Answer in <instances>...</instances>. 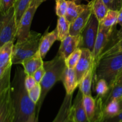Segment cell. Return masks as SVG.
<instances>
[{"mask_svg": "<svg viewBox=\"0 0 122 122\" xmlns=\"http://www.w3.org/2000/svg\"><path fill=\"white\" fill-rule=\"evenodd\" d=\"M120 112L119 101L117 100H113L109 101L104 107V118L112 117L117 115Z\"/></svg>", "mask_w": 122, "mask_h": 122, "instance_id": "cell-28", "label": "cell"}, {"mask_svg": "<svg viewBox=\"0 0 122 122\" xmlns=\"http://www.w3.org/2000/svg\"><path fill=\"white\" fill-rule=\"evenodd\" d=\"M14 120L15 112L10 87L0 96V122H14Z\"/></svg>", "mask_w": 122, "mask_h": 122, "instance_id": "cell-9", "label": "cell"}, {"mask_svg": "<svg viewBox=\"0 0 122 122\" xmlns=\"http://www.w3.org/2000/svg\"><path fill=\"white\" fill-rule=\"evenodd\" d=\"M101 122H122V111L114 116L104 119Z\"/></svg>", "mask_w": 122, "mask_h": 122, "instance_id": "cell-38", "label": "cell"}, {"mask_svg": "<svg viewBox=\"0 0 122 122\" xmlns=\"http://www.w3.org/2000/svg\"><path fill=\"white\" fill-rule=\"evenodd\" d=\"M48 29L44 33L42 36L40 41L39 48V52L42 58H45L46 54L53 45L54 43L58 40V32L57 28L55 29L52 32H48Z\"/></svg>", "mask_w": 122, "mask_h": 122, "instance_id": "cell-16", "label": "cell"}, {"mask_svg": "<svg viewBox=\"0 0 122 122\" xmlns=\"http://www.w3.org/2000/svg\"><path fill=\"white\" fill-rule=\"evenodd\" d=\"M43 66L45 70V74L39 83L41 86V95L36 105L38 114L48 92L57 82L60 81L66 66L65 59L57 54L51 60L44 62Z\"/></svg>", "mask_w": 122, "mask_h": 122, "instance_id": "cell-3", "label": "cell"}, {"mask_svg": "<svg viewBox=\"0 0 122 122\" xmlns=\"http://www.w3.org/2000/svg\"><path fill=\"white\" fill-rule=\"evenodd\" d=\"M14 42H8L0 47V67H7L11 63Z\"/></svg>", "mask_w": 122, "mask_h": 122, "instance_id": "cell-20", "label": "cell"}, {"mask_svg": "<svg viewBox=\"0 0 122 122\" xmlns=\"http://www.w3.org/2000/svg\"><path fill=\"white\" fill-rule=\"evenodd\" d=\"M83 106L89 122H92L96 112V101L92 95H83Z\"/></svg>", "mask_w": 122, "mask_h": 122, "instance_id": "cell-24", "label": "cell"}, {"mask_svg": "<svg viewBox=\"0 0 122 122\" xmlns=\"http://www.w3.org/2000/svg\"><path fill=\"white\" fill-rule=\"evenodd\" d=\"M42 36L41 33L30 30L29 35L26 40L17 41L13 46L12 64H21L24 60L35 54L39 51Z\"/></svg>", "mask_w": 122, "mask_h": 122, "instance_id": "cell-4", "label": "cell"}, {"mask_svg": "<svg viewBox=\"0 0 122 122\" xmlns=\"http://www.w3.org/2000/svg\"><path fill=\"white\" fill-rule=\"evenodd\" d=\"M120 51H122V26L119 30L117 31L116 29L113 32L108 44L100 56V58L106 55Z\"/></svg>", "mask_w": 122, "mask_h": 122, "instance_id": "cell-17", "label": "cell"}, {"mask_svg": "<svg viewBox=\"0 0 122 122\" xmlns=\"http://www.w3.org/2000/svg\"><path fill=\"white\" fill-rule=\"evenodd\" d=\"M12 65L13 64H11L7 68L4 73L0 77V96L10 87Z\"/></svg>", "mask_w": 122, "mask_h": 122, "instance_id": "cell-30", "label": "cell"}, {"mask_svg": "<svg viewBox=\"0 0 122 122\" xmlns=\"http://www.w3.org/2000/svg\"><path fill=\"white\" fill-rule=\"evenodd\" d=\"M70 23L65 17H58L56 27L58 32V41H62L70 35Z\"/></svg>", "mask_w": 122, "mask_h": 122, "instance_id": "cell-23", "label": "cell"}, {"mask_svg": "<svg viewBox=\"0 0 122 122\" xmlns=\"http://www.w3.org/2000/svg\"><path fill=\"white\" fill-rule=\"evenodd\" d=\"M109 10H119L121 7L120 0H102Z\"/></svg>", "mask_w": 122, "mask_h": 122, "instance_id": "cell-34", "label": "cell"}, {"mask_svg": "<svg viewBox=\"0 0 122 122\" xmlns=\"http://www.w3.org/2000/svg\"><path fill=\"white\" fill-rule=\"evenodd\" d=\"M60 81L65 88L66 94L68 95L73 94L76 88L79 86L75 69H70L66 67L62 73Z\"/></svg>", "mask_w": 122, "mask_h": 122, "instance_id": "cell-14", "label": "cell"}, {"mask_svg": "<svg viewBox=\"0 0 122 122\" xmlns=\"http://www.w3.org/2000/svg\"><path fill=\"white\" fill-rule=\"evenodd\" d=\"M45 74V70L44 69V66H42L39 69H38L33 74V76L34 77L35 79L36 80L38 83H39L42 79L43 77Z\"/></svg>", "mask_w": 122, "mask_h": 122, "instance_id": "cell-37", "label": "cell"}, {"mask_svg": "<svg viewBox=\"0 0 122 122\" xmlns=\"http://www.w3.org/2000/svg\"><path fill=\"white\" fill-rule=\"evenodd\" d=\"M42 59L39 51H38L33 56L24 60L21 65L23 67L25 73L26 75H33L38 69L43 66L44 61Z\"/></svg>", "mask_w": 122, "mask_h": 122, "instance_id": "cell-18", "label": "cell"}, {"mask_svg": "<svg viewBox=\"0 0 122 122\" xmlns=\"http://www.w3.org/2000/svg\"><path fill=\"white\" fill-rule=\"evenodd\" d=\"M67 3L65 17L71 23L86 8L87 4H78L76 0H67Z\"/></svg>", "mask_w": 122, "mask_h": 122, "instance_id": "cell-19", "label": "cell"}, {"mask_svg": "<svg viewBox=\"0 0 122 122\" xmlns=\"http://www.w3.org/2000/svg\"><path fill=\"white\" fill-rule=\"evenodd\" d=\"M82 49V54L77 65L75 68L76 77L79 84L92 67H94L92 52L86 48Z\"/></svg>", "mask_w": 122, "mask_h": 122, "instance_id": "cell-10", "label": "cell"}, {"mask_svg": "<svg viewBox=\"0 0 122 122\" xmlns=\"http://www.w3.org/2000/svg\"><path fill=\"white\" fill-rule=\"evenodd\" d=\"M25 83L26 89L27 91H29L30 89H32L38 83L35 79L33 75H26V77H25Z\"/></svg>", "mask_w": 122, "mask_h": 122, "instance_id": "cell-36", "label": "cell"}, {"mask_svg": "<svg viewBox=\"0 0 122 122\" xmlns=\"http://www.w3.org/2000/svg\"><path fill=\"white\" fill-rule=\"evenodd\" d=\"M92 13L90 4L88 2L87 7L76 19L70 23L69 34L71 36H76L81 34V32L85 27L89 20L91 15Z\"/></svg>", "mask_w": 122, "mask_h": 122, "instance_id": "cell-12", "label": "cell"}, {"mask_svg": "<svg viewBox=\"0 0 122 122\" xmlns=\"http://www.w3.org/2000/svg\"><path fill=\"white\" fill-rule=\"evenodd\" d=\"M28 94L30 100L37 105L41 95V86L40 83H37L32 89L28 91Z\"/></svg>", "mask_w": 122, "mask_h": 122, "instance_id": "cell-33", "label": "cell"}, {"mask_svg": "<svg viewBox=\"0 0 122 122\" xmlns=\"http://www.w3.org/2000/svg\"><path fill=\"white\" fill-rule=\"evenodd\" d=\"M73 94L68 95L66 94L61 107L57 116L52 122H71V107L72 105Z\"/></svg>", "mask_w": 122, "mask_h": 122, "instance_id": "cell-15", "label": "cell"}, {"mask_svg": "<svg viewBox=\"0 0 122 122\" xmlns=\"http://www.w3.org/2000/svg\"><path fill=\"white\" fill-rule=\"evenodd\" d=\"M122 97V85H115L113 87L110 88L108 94L102 99V103L104 107L109 101L113 100H117Z\"/></svg>", "mask_w": 122, "mask_h": 122, "instance_id": "cell-27", "label": "cell"}, {"mask_svg": "<svg viewBox=\"0 0 122 122\" xmlns=\"http://www.w3.org/2000/svg\"><path fill=\"white\" fill-rule=\"evenodd\" d=\"M89 3L91 7L92 13L96 16L98 21H101L107 14L109 10L108 7L102 0H92Z\"/></svg>", "mask_w": 122, "mask_h": 122, "instance_id": "cell-22", "label": "cell"}, {"mask_svg": "<svg viewBox=\"0 0 122 122\" xmlns=\"http://www.w3.org/2000/svg\"><path fill=\"white\" fill-rule=\"evenodd\" d=\"M15 0H1L0 13H4L13 7Z\"/></svg>", "mask_w": 122, "mask_h": 122, "instance_id": "cell-35", "label": "cell"}, {"mask_svg": "<svg viewBox=\"0 0 122 122\" xmlns=\"http://www.w3.org/2000/svg\"><path fill=\"white\" fill-rule=\"evenodd\" d=\"M119 101V107H120V111H122V97L121 98L119 99L118 100Z\"/></svg>", "mask_w": 122, "mask_h": 122, "instance_id": "cell-44", "label": "cell"}, {"mask_svg": "<svg viewBox=\"0 0 122 122\" xmlns=\"http://www.w3.org/2000/svg\"><path fill=\"white\" fill-rule=\"evenodd\" d=\"M27 122H38V117L36 116V114L31 116Z\"/></svg>", "mask_w": 122, "mask_h": 122, "instance_id": "cell-41", "label": "cell"}, {"mask_svg": "<svg viewBox=\"0 0 122 122\" xmlns=\"http://www.w3.org/2000/svg\"><path fill=\"white\" fill-rule=\"evenodd\" d=\"M32 0H15L14 4L15 20L17 25H19L21 17L29 7Z\"/></svg>", "mask_w": 122, "mask_h": 122, "instance_id": "cell-25", "label": "cell"}, {"mask_svg": "<svg viewBox=\"0 0 122 122\" xmlns=\"http://www.w3.org/2000/svg\"><path fill=\"white\" fill-rule=\"evenodd\" d=\"M93 90L96 94V97L103 98L108 93L110 87L105 80L99 79L93 82Z\"/></svg>", "mask_w": 122, "mask_h": 122, "instance_id": "cell-29", "label": "cell"}, {"mask_svg": "<svg viewBox=\"0 0 122 122\" xmlns=\"http://www.w3.org/2000/svg\"><path fill=\"white\" fill-rule=\"evenodd\" d=\"M117 24L120 26H122V6L119 10V15H118Z\"/></svg>", "mask_w": 122, "mask_h": 122, "instance_id": "cell-40", "label": "cell"}, {"mask_svg": "<svg viewBox=\"0 0 122 122\" xmlns=\"http://www.w3.org/2000/svg\"><path fill=\"white\" fill-rule=\"evenodd\" d=\"M119 10H108L105 17L100 21V25L107 28H113L117 25Z\"/></svg>", "mask_w": 122, "mask_h": 122, "instance_id": "cell-26", "label": "cell"}, {"mask_svg": "<svg viewBox=\"0 0 122 122\" xmlns=\"http://www.w3.org/2000/svg\"><path fill=\"white\" fill-rule=\"evenodd\" d=\"M7 67H0V77L3 75V74L4 73L5 71V70L7 69Z\"/></svg>", "mask_w": 122, "mask_h": 122, "instance_id": "cell-43", "label": "cell"}, {"mask_svg": "<svg viewBox=\"0 0 122 122\" xmlns=\"http://www.w3.org/2000/svg\"><path fill=\"white\" fill-rule=\"evenodd\" d=\"M81 42V35L71 36L69 35L64 40L61 41L58 54L66 59L73 51L79 48Z\"/></svg>", "mask_w": 122, "mask_h": 122, "instance_id": "cell-13", "label": "cell"}, {"mask_svg": "<svg viewBox=\"0 0 122 122\" xmlns=\"http://www.w3.org/2000/svg\"><path fill=\"white\" fill-rule=\"evenodd\" d=\"M122 85V70L121 72L119 74L116 80L114 85Z\"/></svg>", "mask_w": 122, "mask_h": 122, "instance_id": "cell-39", "label": "cell"}, {"mask_svg": "<svg viewBox=\"0 0 122 122\" xmlns=\"http://www.w3.org/2000/svg\"><path fill=\"white\" fill-rule=\"evenodd\" d=\"M82 54V49L77 48L65 60L66 66L70 69H75Z\"/></svg>", "mask_w": 122, "mask_h": 122, "instance_id": "cell-31", "label": "cell"}, {"mask_svg": "<svg viewBox=\"0 0 122 122\" xmlns=\"http://www.w3.org/2000/svg\"><path fill=\"white\" fill-rule=\"evenodd\" d=\"M94 70V67H92L79 84V88L83 95H91V86L93 83Z\"/></svg>", "mask_w": 122, "mask_h": 122, "instance_id": "cell-21", "label": "cell"}, {"mask_svg": "<svg viewBox=\"0 0 122 122\" xmlns=\"http://www.w3.org/2000/svg\"><path fill=\"white\" fill-rule=\"evenodd\" d=\"M122 70V51L101 57L95 68L93 82L104 79L112 88Z\"/></svg>", "mask_w": 122, "mask_h": 122, "instance_id": "cell-2", "label": "cell"}, {"mask_svg": "<svg viewBox=\"0 0 122 122\" xmlns=\"http://www.w3.org/2000/svg\"><path fill=\"white\" fill-rule=\"evenodd\" d=\"M83 94L79 89L71 107V117L74 122H90L83 106Z\"/></svg>", "mask_w": 122, "mask_h": 122, "instance_id": "cell-11", "label": "cell"}, {"mask_svg": "<svg viewBox=\"0 0 122 122\" xmlns=\"http://www.w3.org/2000/svg\"><path fill=\"white\" fill-rule=\"evenodd\" d=\"M116 27L113 28H107L100 25L98 32L97 36L95 41V45H94V50L92 52L94 69L98 62L100 56L108 44L112 34L116 29Z\"/></svg>", "mask_w": 122, "mask_h": 122, "instance_id": "cell-7", "label": "cell"}, {"mask_svg": "<svg viewBox=\"0 0 122 122\" xmlns=\"http://www.w3.org/2000/svg\"><path fill=\"white\" fill-rule=\"evenodd\" d=\"M71 122H74V121H73V119H72V121H71Z\"/></svg>", "mask_w": 122, "mask_h": 122, "instance_id": "cell-47", "label": "cell"}, {"mask_svg": "<svg viewBox=\"0 0 122 122\" xmlns=\"http://www.w3.org/2000/svg\"><path fill=\"white\" fill-rule=\"evenodd\" d=\"M46 1H47V0H32V1L35 3V4L38 7H39L42 3H43V2Z\"/></svg>", "mask_w": 122, "mask_h": 122, "instance_id": "cell-42", "label": "cell"}, {"mask_svg": "<svg viewBox=\"0 0 122 122\" xmlns=\"http://www.w3.org/2000/svg\"><path fill=\"white\" fill-rule=\"evenodd\" d=\"M17 25L14 7L4 13H0V47L8 42L16 39Z\"/></svg>", "mask_w": 122, "mask_h": 122, "instance_id": "cell-5", "label": "cell"}, {"mask_svg": "<svg viewBox=\"0 0 122 122\" xmlns=\"http://www.w3.org/2000/svg\"><path fill=\"white\" fill-rule=\"evenodd\" d=\"M56 14L58 17H65L68 7L67 0H55Z\"/></svg>", "mask_w": 122, "mask_h": 122, "instance_id": "cell-32", "label": "cell"}, {"mask_svg": "<svg viewBox=\"0 0 122 122\" xmlns=\"http://www.w3.org/2000/svg\"><path fill=\"white\" fill-rule=\"evenodd\" d=\"M38 7L34 2L32 1L28 9L21 17L17 27V41H23L28 38L30 32V26L35 14Z\"/></svg>", "mask_w": 122, "mask_h": 122, "instance_id": "cell-8", "label": "cell"}, {"mask_svg": "<svg viewBox=\"0 0 122 122\" xmlns=\"http://www.w3.org/2000/svg\"><path fill=\"white\" fill-rule=\"evenodd\" d=\"M26 76L24 69L17 66L10 85L11 97L15 112L14 122H27L36 114V104L30 100L25 86Z\"/></svg>", "mask_w": 122, "mask_h": 122, "instance_id": "cell-1", "label": "cell"}, {"mask_svg": "<svg viewBox=\"0 0 122 122\" xmlns=\"http://www.w3.org/2000/svg\"><path fill=\"white\" fill-rule=\"evenodd\" d=\"M120 4H121V7L122 6V0H120Z\"/></svg>", "mask_w": 122, "mask_h": 122, "instance_id": "cell-45", "label": "cell"}, {"mask_svg": "<svg viewBox=\"0 0 122 122\" xmlns=\"http://www.w3.org/2000/svg\"><path fill=\"white\" fill-rule=\"evenodd\" d=\"M0 10H1V0H0Z\"/></svg>", "mask_w": 122, "mask_h": 122, "instance_id": "cell-46", "label": "cell"}, {"mask_svg": "<svg viewBox=\"0 0 122 122\" xmlns=\"http://www.w3.org/2000/svg\"><path fill=\"white\" fill-rule=\"evenodd\" d=\"M100 26V21L92 13L85 27L81 33V42L79 48H86L92 52Z\"/></svg>", "mask_w": 122, "mask_h": 122, "instance_id": "cell-6", "label": "cell"}]
</instances>
